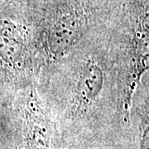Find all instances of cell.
Instances as JSON below:
<instances>
[{"label":"cell","instance_id":"1","mask_svg":"<svg viewBox=\"0 0 149 149\" xmlns=\"http://www.w3.org/2000/svg\"><path fill=\"white\" fill-rule=\"evenodd\" d=\"M80 31L81 26L76 17L70 15L59 17L48 32L49 51L54 56L64 54L78 40Z\"/></svg>","mask_w":149,"mask_h":149},{"label":"cell","instance_id":"2","mask_svg":"<svg viewBox=\"0 0 149 149\" xmlns=\"http://www.w3.org/2000/svg\"><path fill=\"white\" fill-rule=\"evenodd\" d=\"M26 51L21 30L8 21H0V61L15 68L22 61Z\"/></svg>","mask_w":149,"mask_h":149},{"label":"cell","instance_id":"3","mask_svg":"<svg viewBox=\"0 0 149 149\" xmlns=\"http://www.w3.org/2000/svg\"><path fill=\"white\" fill-rule=\"evenodd\" d=\"M104 84V73L98 65L92 63L87 65L80 73L76 94L81 104H89L95 100L101 91Z\"/></svg>","mask_w":149,"mask_h":149},{"label":"cell","instance_id":"4","mask_svg":"<svg viewBox=\"0 0 149 149\" xmlns=\"http://www.w3.org/2000/svg\"><path fill=\"white\" fill-rule=\"evenodd\" d=\"M143 149H149V130L146 133L143 140Z\"/></svg>","mask_w":149,"mask_h":149}]
</instances>
